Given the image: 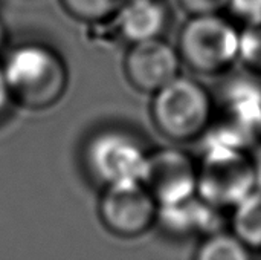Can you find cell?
<instances>
[{"instance_id": "6da1fadb", "label": "cell", "mask_w": 261, "mask_h": 260, "mask_svg": "<svg viewBox=\"0 0 261 260\" xmlns=\"http://www.w3.org/2000/svg\"><path fill=\"white\" fill-rule=\"evenodd\" d=\"M2 69L12 100L32 110L47 109L58 103L69 81L61 55L37 41L15 46Z\"/></svg>"}, {"instance_id": "7a4b0ae2", "label": "cell", "mask_w": 261, "mask_h": 260, "mask_svg": "<svg viewBox=\"0 0 261 260\" xmlns=\"http://www.w3.org/2000/svg\"><path fill=\"white\" fill-rule=\"evenodd\" d=\"M214 118L202 135L203 147L222 146L251 150L261 135V84L234 77L222 87Z\"/></svg>"}, {"instance_id": "3957f363", "label": "cell", "mask_w": 261, "mask_h": 260, "mask_svg": "<svg viewBox=\"0 0 261 260\" xmlns=\"http://www.w3.org/2000/svg\"><path fill=\"white\" fill-rule=\"evenodd\" d=\"M153 95V123L168 139L187 143L202 138L214 118L211 93L193 78L179 75Z\"/></svg>"}, {"instance_id": "277c9868", "label": "cell", "mask_w": 261, "mask_h": 260, "mask_svg": "<svg viewBox=\"0 0 261 260\" xmlns=\"http://www.w3.org/2000/svg\"><path fill=\"white\" fill-rule=\"evenodd\" d=\"M240 31L220 12L191 15L179 34L184 63L202 75H217L239 60Z\"/></svg>"}, {"instance_id": "5b68a950", "label": "cell", "mask_w": 261, "mask_h": 260, "mask_svg": "<svg viewBox=\"0 0 261 260\" xmlns=\"http://www.w3.org/2000/svg\"><path fill=\"white\" fill-rule=\"evenodd\" d=\"M257 190L251 150L203 147L197 164V196L219 210L232 208Z\"/></svg>"}, {"instance_id": "8992f818", "label": "cell", "mask_w": 261, "mask_h": 260, "mask_svg": "<svg viewBox=\"0 0 261 260\" xmlns=\"http://www.w3.org/2000/svg\"><path fill=\"white\" fill-rule=\"evenodd\" d=\"M147 155L139 139L124 130L109 129L90 138L84 161L92 178L107 187L124 181H141Z\"/></svg>"}, {"instance_id": "52a82bcc", "label": "cell", "mask_w": 261, "mask_h": 260, "mask_svg": "<svg viewBox=\"0 0 261 260\" xmlns=\"http://www.w3.org/2000/svg\"><path fill=\"white\" fill-rule=\"evenodd\" d=\"M159 204L142 181H124L104 187L99 216L109 231L121 238H136L156 224Z\"/></svg>"}, {"instance_id": "ba28073f", "label": "cell", "mask_w": 261, "mask_h": 260, "mask_svg": "<svg viewBox=\"0 0 261 260\" xmlns=\"http://www.w3.org/2000/svg\"><path fill=\"white\" fill-rule=\"evenodd\" d=\"M141 181L159 207L177 204L197 195V164L180 149H158L147 155Z\"/></svg>"}, {"instance_id": "9c48e42d", "label": "cell", "mask_w": 261, "mask_h": 260, "mask_svg": "<svg viewBox=\"0 0 261 260\" xmlns=\"http://www.w3.org/2000/svg\"><path fill=\"white\" fill-rule=\"evenodd\" d=\"M182 58L173 44L162 37L132 43L124 70L132 86L141 92L154 93L180 75Z\"/></svg>"}, {"instance_id": "30bf717a", "label": "cell", "mask_w": 261, "mask_h": 260, "mask_svg": "<svg viewBox=\"0 0 261 260\" xmlns=\"http://www.w3.org/2000/svg\"><path fill=\"white\" fill-rule=\"evenodd\" d=\"M156 225L162 233L173 239L206 238L222 230V210L213 207L200 196H193L187 201L161 205L156 218Z\"/></svg>"}, {"instance_id": "8fae6325", "label": "cell", "mask_w": 261, "mask_h": 260, "mask_svg": "<svg viewBox=\"0 0 261 260\" xmlns=\"http://www.w3.org/2000/svg\"><path fill=\"white\" fill-rule=\"evenodd\" d=\"M168 20V8L162 0H127L115 23L121 37L132 44L161 37Z\"/></svg>"}, {"instance_id": "7c38bea8", "label": "cell", "mask_w": 261, "mask_h": 260, "mask_svg": "<svg viewBox=\"0 0 261 260\" xmlns=\"http://www.w3.org/2000/svg\"><path fill=\"white\" fill-rule=\"evenodd\" d=\"M231 228L251 250H261V188L232 207Z\"/></svg>"}, {"instance_id": "4fadbf2b", "label": "cell", "mask_w": 261, "mask_h": 260, "mask_svg": "<svg viewBox=\"0 0 261 260\" xmlns=\"http://www.w3.org/2000/svg\"><path fill=\"white\" fill-rule=\"evenodd\" d=\"M194 260H251V248L232 231L219 230L203 238Z\"/></svg>"}, {"instance_id": "5bb4252c", "label": "cell", "mask_w": 261, "mask_h": 260, "mask_svg": "<svg viewBox=\"0 0 261 260\" xmlns=\"http://www.w3.org/2000/svg\"><path fill=\"white\" fill-rule=\"evenodd\" d=\"M63 8L73 18L90 23L101 25L116 18L127 0H60Z\"/></svg>"}, {"instance_id": "9a60e30c", "label": "cell", "mask_w": 261, "mask_h": 260, "mask_svg": "<svg viewBox=\"0 0 261 260\" xmlns=\"http://www.w3.org/2000/svg\"><path fill=\"white\" fill-rule=\"evenodd\" d=\"M239 60L248 69L261 74V17L245 20L240 31Z\"/></svg>"}, {"instance_id": "2e32d148", "label": "cell", "mask_w": 261, "mask_h": 260, "mask_svg": "<svg viewBox=\"0 0 261 260\" xmlns=\"http://www.w3.org/2000/svg\"><path fill=\"white\" fill-rule=\"evenodd\" d=\"M179 3L190 15L217 14L229 6V0H179Z\"/></svg>"}, {"instance_id": "e0dca14e", "label": "cell", "mask_w": 261, "mask_h": 260, "mask_svg": "<svg viewBox=\"0 0 261 260\" xmlns=\"http://www.w3.org/2000/svg\"><path fill=\"white\" fill-rule=\"evenodd\" d=\"M228 8L243 20L261 17V0H229Z\"/></svg>"}, {"instance_id": "ac0fdd59", "label": "cell", "mask_w": 261, "mask_h": 260, "mask_svg": "<svg viewBox=\"0 0 261 260\" xmlns=\"http://www.w3.org/2000/svg\"><path fill=\"white\" fill-rule=\"evenodd\" d=\"M11 100H12V97H11V92H9L6 78H5L3 69L0 67V115L6 110V107H8V104H9Z\"/></svg>"}, {"instance_id": "d6986e66", "label": "cell", "mask_w": 261, "mask_h": 260, "mask_svg": "<svg viewBox=\"0 0 261 260\" xmlns=\"http://www.w3.org/2000/svg\"><path fill=\"white\" fill-rule=\"evenodd\" d=\"M251 159L254 164L255 179H257V188H261V146H257L255 149H251Z\"/></svg>"}, {"instance_id": "ffe728a7", "label": "cell", "mask_w": 261, "mask_h": 260, "mask_svg": "<svg viewBox=\"0 0 261 260\" xmlns=\"http://www.w3.org/2000/svg\"><path fill=\"white\" fill-rule=\"evenodd\" d=\"M3 43H5V26L0 20V48L3 46Z\"/></svg>"}]
</instances>
